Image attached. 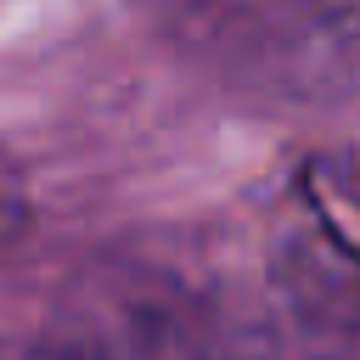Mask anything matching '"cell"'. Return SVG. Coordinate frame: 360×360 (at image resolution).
<instances>
[{
    "label": "cell",
    "instance_id": "obj_1",
    "mask_svg": "<svg viewBox=\"0 0 360 360\" xmlns=\"http://www.w3.org/2000/svg\"><path fill=\"white\" fill-rule=\"evenodd\" d=\"M360 321V225L304 180L248 236H180L96 276L79 360H321Z\"/></svg>",
    "mask_w": 360,
    "mask_h": 360
},
{
    "label": "cell",
    "instance_id": "obj_3",
    "mask_svg": "<svg viewBox=\"0 0 360 360\" xmlns=\"http://www.w3.org/2000/svg\"><path fill=\"white\" fill-rule=\"evenodd\" d=\"M28 231V197H22V180H17V169L0 158V253L17 242Z\"/></svg>",
    "mask_w": 360,
    "mask_h": 360
},
{
    "label": "cell",
    "instance_id": "obj_2",
    "mask_svg": "<svg viewBox=\"0 0 360 360\" xmlns=\"http://www.w3.org/2000/svg\"><path fill=\"white\" fill-rule=\"evenodd\" d=\"M163 28L248 90L332 101L360 90V0H146Z\"/></svg>",
    "mask_w": 360,
    "mask_h": 360
},
{
    "label": "cell",
    "instance_id": "obj_4",
    "mask_svg": "<svg viewBox=\"0 0 360 360\" xmlns=\"http://www.w3.org/2000/svg\"><path fill=\"white\" fill-rule=\"evenodd\" d=\"M0 360H79L73 349H22V343H0Z\"/></svg>",
    "mask_w": 360,
    "mask_h": 360
}]
</instances>
